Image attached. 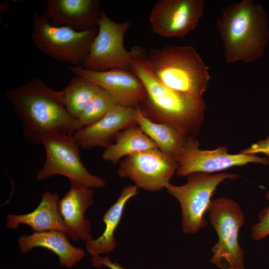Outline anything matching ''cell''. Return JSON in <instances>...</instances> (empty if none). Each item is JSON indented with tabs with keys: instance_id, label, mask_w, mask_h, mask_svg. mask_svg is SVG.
<instances>
[{
	"instance_id": "cell-1",
	"label": "cell",
	"mask_w": 269,
	"mask_h": 269,
	"mask_svg": "<svg viewBox=\"0 0 269 269\" xmlns=\"http://www.w3.org/2000/svg\"><path fill=\"white\" fill-rule=\"evenodd\" d=\"M6 96L22 123L24 136L32 143L41 144L53 136L73 135L81 128L78 120L68 113L60 91L38 77L9 90Z\"/></svg>"
},
{
	"instance_id": "cell-2",
	"label": "cell",
	"mask_w": 269,
	"mask_h": 269,
	"mask_svg": "<svg viewBox=\"0 0 269 269\" xmlns=\"http://www.w3.org/2000/svg\"><path fill=\"white\" fill-rule=\"evenodd\" d=\"M131 71L143 84L146 96L138 108L152 122L173 126L188 136L199 131L206 109L202 97L172 90L162 83L152 71L146 50L134 46Z\"/></svg>"
},
{
	"instance_id": "cell-3",
	"label": "cell",
	"mask_w": 269,
	"mask_h": 269,
	"mask_svg": "<svg viewBox=\"0 0 269 269\" xmlns=\"http://www.w3.org/2000/svg\"><path fill=\"white\" fill-rule=\"evenodd\" d=\"M216 26L227 63L254 62L264 53L269 39V21L263 7L243 0L224 8Z\"/></svg>"
},
{
	"instance_id": "cell-4",
	"label": "cell",
	"mask_w": 269,
	"mask_h": 269,
	"mask_svg": "<svg viewBox=\"0 0 269 269\" xmlns=\"http://www.w3.org/2000/svg\"><path fill=\"white\" fill-rule=\"evenodd\" d=\"M152 71L167 87L202 97L210 79L209 67L191 46L167 45L147 53Z\"/></svg>"
},
{
	"instance_id": "cell-5",
	"label": "cell",
	"mask_w": 269,
	"mask_h": 269,
	"mask_svg": "<svg viewBox=\"0 0 269 269\" xmlns=\"http://www.w3.org/2000/svg\"><path fill=\"white\" fill-rule=\"evenodd\" d=\"M208 213L218 237L211 248L210 262L220 269H246L244 252L239 241L245 218L239 203L230 198H217L211 201Z\"/></svg>"
},
{
	"instance_id": "cell-6",
	"label": "cell",
	"mask_w": 269,
	"mask_h": 269,
	"mask_svg": "<svg viewBox=\"0 0 269 269\" xmlns=\"http://www.w3.org/2000/svg\"><path fill=\"white\" fill-rule=\"evenodd\" d=\"M97 27L78 30L66 26L55 25L43 13L34 14L31 39L35 46L53 59L72 66H82Z\"/></svg>"
},
{
	"instance_id": "cell-7",
	"label": "cell",
	"mask_w": 269,
	"mask_h": 269,
	"mask_svg": "<svg viewBox=\"0 0 269 269\" xmlns=\"http://www.w3.org/2000/svg\"><path fill=\"white\" fill-rule=\"evenodd\" d=\"M238 173L195 172L187 177L184 184L176 186L169 183L165 188L168 193L179 202L181 209V226L183 232L194 234L205 227L212 197L218 185L227 179L235 180Z\"/></svg>"
},
{
	"instance_id": "cell-8",
	"label": "cell",
	"mask_w": 269,
	"mask_h": 269,
	"mask_svg": "<svg viewBox=\"0 0 269 269\" xmlns=\"http://www.w3.org/2000/svg\"><path fill=\"white\" fill-rule=\"evenodd\" d=\"M46 159L42 167L36 174L39 180L53 175L67 177L75 182L91 188H100L106 185L101 177L89 172L83 164L79 151V144L73 135L51 136L42 143Z\"/></svg>"
},
{
	"instance_id": "cell-9",
	"label": "cell",
	"mask_w": 269,
	"mask_h": 269,
	"mask_svg": "<svg viewBox=\"0 0 269 269\" xmlns=\"http://www.w3.org/2000/svg\"><path fill=\"white\" fill-rule=\"evenodd\" d=\"M130 26L129 21H114L102 10L97 34L82 67L97 71L114 69L131 71L133 51H128L124 44Z\"/></svg>"
},
{
	"instance_id": "cell-10",
	"label": "cell",
	"mask_w": 269,
	"mask_h": 269,
	"mask_svg": "<svg viewBox=\"0 0 269 269\" xmlns=\"http://www.w3.org/2000/svg\"><path fill=\"white\" fill-rule=\"evenodd\" d=\"M176 162V173L178 176L183 177L195 172L213 173L249 163L268 165L269 158L241 152L231 154L228 147L224 145L213 150L201 149L198 140L189 136Z\"/></svg>"
},
{
	"instance_id": "cell-11",
	"label": "cell",
	"mask_w": 269,
	"mask_h": 269,
	"mask_svg": "<svg viewBox=\"0 0 269 269\" xmlns=\"http://www.w3.org/2000/svg\"><path fill=\"white\" fill-rule=\"evenodd\" d=\"M176 160L158 148L149 149L125 157L117 173L144 190L159 191L165 188L176 172Z\"/></svg>"
},
{
	"instance_id": "cell-12",
	"label": "cell",
	"mask_w": 269,
	"mask_h": 269,
	"mask_svg": "<svg viewBox=\"0 0 269 269\" xmlns=\"http://www.w3.org/2000/svg\"><path fill=\"white\" fill-rule=\"evenodd\" d=\"M202 0H160L149 16L152 30L165 37H185L194 30L203 14Z\"/></svg>"
},
{
	"instance_id": "cell-13",
	"label": "cell",
	"mask_w": 269,
	"mask_h": 269,
	"mask_svg": "<svg viewBox=\"0 0 269 269\" xmlns=\"http://www.w3.org/2000/svg\"><path fill=\"white\" fill-rule=\"evenodd\" d=\"M75 75L86 78L109 93L121 105L138 108L146 96L140 79L132 71L121 69L97 71L68 66Z\"/></svg>"
},
{
	"instance_id": "cell-14",
	"label": "cell",
	"mask_w": 269,
	"mask_h": 269,
	"mask_svg": "<svg viewBox=\"0 0 269 269\" xmlns=\"http://www.w3.org/2000/svg\"><path fill=\"white\" fill-rule=\"evenodd\" d=\"M137 108L117 104L97 122L77 130L73 136L84 149L96 147L106 148L123 130L137 126Z\"/></svg>"
},
{
	"instance_id": "cell-15",
	"label": "cell",
	"mask_w": 269,
	"mask_h": 269,
	"mask_svg": "<svg viewBox=\"0 0 269 269\" xmlns=\"http://www.w3.org/2000/svg\"><path fill=\"white\" fill-rule=\"evenodd\" d=\"M43 9L51 24L78 30L97 27L102 10L98 0H47Z\"/></svg>"
},
{
	"instance_id": "cell-16",
	"label": "cell",
	"mask_w": 269,
	"mask_h": 269,
	"mask_svg": "<svg viewBox=\"0 0 269 269\" xmlns=\"http://www.w3.org/2000/svg\"><path fill=\"white\" fill-rule=\"evenodd\" d=\"M93 196L92 188L70 182L69 191L60 199L59 213L68 229L66 235L73 241L92 239L91 223L85 214L94 203Z\"/></svg>"
},
{
	"instance_id": "cell-17",
	"label": "cell",
	"mask_w": 269,
	"mask_h": 269,
	"mask_svg": "<svg viewBox=\"0 0 269 269\" xmlns=\"http://www.w3.org/2000/svg\"><path fill=\"white\" fill-rule=\"evenodd\" d=\"M59 196L57 193L45 191L38 206L32 212L25 214H8L5 225L9 229H17L20 224L30 226L34 232L59 231L68 233L59 211Z\"/></svg>"
},
{
	"instance_id": "cell-18",
	"label": "cell",
	"mask_w": 269,
	"mask_h": 269,
	"mask_svg": "<svg viewBox=\"0 0 269 269\" xmlns=\"http://www.w3.org/2000/svg\"><path fill=\"white\" fill-rule=\"evenodd\" d=\"M21 253L30 252L36 247L46 248L56 255L62 267L71 268L82 260L85 255L84 250L73 246L67 236L62 232H33L21 236L18 239Z\"/></svg>"
},
{
	"instance_id": "cell-19",
	"label": "cell",
	"mask_w": 269,
	"mask_h": 269,
	"mask_svg": "<svg viewBox=\"0 0 269 269\" xmlns=\"http://www.w3.org/2000/svg\"><path fill=\"white\" fill-rule=\"evenodd\" d=\"M138 194V187L135 185L125 186L117 201L106 211L102 217L105 224L102 234L96 239H90L86 242V250L92 256V259H96L100 255L112 252L116 247L115 232L122 219L124 211L128 201Z\"/></svg>"
},
{
	"instance_id": "cell-20",
	"label": "cell",
	"mask_w": 269,
	"mask_h": 269,
	"mask_svg": "<svg viewBox=\"0 0 269 269\" xmlns=\"http://www.w3.org/2000/svg\"><path fill=\"white\" fill-rule=\"evenodd\" d=\"M136 121L143 132L157 148L176 160L189 136L178 128L165 123L152 122L137 108Z\"/></svg>"
},
{
	"instance_id": "cell-21",
	"label": "cell",
	"mask_w": 269,
	"mask_h": 269,
	"mask_svg": "<svg viewBox=\"0 0 269 269\" xmlns=\"http://www.w3.org/2000/svg\"><path fill=\"white\" fill-rule=\"evenodd\" d=\"M111 144L105 148L102 158L113 163L134 153L158 148L154 142L138 126L129 127L118 133Z\"/></svg>"
},
{
	"instance_id": "cell-22",
	"label": "cell",
	"mask_w": 269,
	"mask_h": 269,
	"mask_svg": "<svg viewBox=\"0 0 269 269\" xmlns=\"http://www.w3.org/2000/svg\"><path fill=\"white\" fill-rule=\"evenodd\" d=\"M101 89L93 82L75 75L60 91L62 100L69 114L78 120L84 108Z\"/></svg>"
},
{
	"instance_id": "cell-23",
	"label": "cell",
	"mask_w": 269,
	"mask_h": 269,
	"mask_svg": "<svg viewBox=\"0 0 269 269\" xmlns=\"http://www.w3.org/2000/svg\"><path fill=\"white\" fill-rule=\"evenodd\" d=\"M117 104L114 98L101 88L87 104L79 117L78 120L81 128L97 122Z\"/></svg>"
},
{
	"instance_id": "cell-24",
	"label": "cell",
	"mask_w": 269,
	"mask_h": 269,
	"mask_svg": "<svg viewBox=\"0 0 269 269\" xmlns=\"http://www.w3.org/2000/svg\"><path fill=\"white\" fill-rule=\"evenodd\" d=\"M251 236L255 241L269 235V205L260 211L258 222L251 226Z\"/></svg>"
},
{
	"instance_id": "cell-25",
	"label": "cell",
	"mask_w": 269,
	"mask_h": 269,
	"mask_svg": "<svg viewBox=\"0 0 269 269\" xmlns=\"http://www.w3.org/2000/svg\"><path fill=\"white\" fill-rule=\"evenodd\" d=\"M240 152L250 155L262 153L269 158V136L254 143L247 148L241 150Z\"/></svg>"
},
{
	"instance_id": "cell-26",
	"label": "cell",
	"mask_w": 269,
	"mask_h": 269,
	"mask_svg": "<svg viewBox=\"0 0 269 269\" xmlns=\"http://www.w3.org/2000/svg\"><path fill=\"white\" fill-rule=\"evenodd\" d=\"M91 262L92 265L97 268H100L103 266L106 267L109 269H127L122 266L116 262H113L107 256H104V257H100L91 259Z\"/></svg>"
},
{
	"instance_id": "cell-27",
	"label": "cell",
	"mask_w": 269,
	"mask_h": 269,
	"mask_svg": "<svg viewBox=\"0 0 269 269\" xmlns=\"http://www.w3.org/2000/svg\"><path fill=\"white\" fill-rule=\"evenodd\" d=\"M266 197L267 199L269 200V190L266 193Z\"/></svg>"
}]
</instances>
